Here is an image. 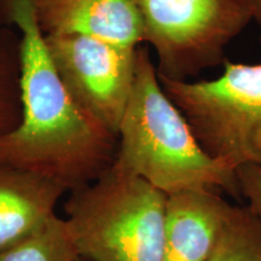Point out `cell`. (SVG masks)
I'll return each mask as SVG.
<instances>
[{"instance_id": "6da1fadb", "label": "cell", "mask_w": 261, "mask_h": 261, "mask_svg": "<svg viewBox=\"0 0 261 261\" xmlns=\"http://www.w3.org/2000/svg\"><path fill=\"white\" fill-rule=\"evenodd\" d=\"M21 37L22 115L0 135V165L40 175L65 191L84 187L113 165L117 137L71 98L55 69L31 0H0Z\"/></svg>"}, {"instance_id": "7a4b0ae2", "label": "cell", "mask_w": 261, "mask_h": 261, "mask_svg": "<svg viewBox=\"0 0 261 261\" xmlns=\"http://www.w3.org/2000/svg\"><path fill=\"white\" fill-rule=\"evenodd\" d=\"M113 166L165 195L200 189L238 194L236 169L203 149L163 90L146 47L137 48L135 84L117 130Z\"/></svg>"}, {"instance_id": "3957f363", "label": "cell", "mask_w": 261, "mask_h": 261, "mask_svg": "<svg viewBox=\"0 0 261 261\" xmlns=\"http://www.w3.org/2000/svg\"><path fill=\"white\" fill-rule=\"evenodd\" d=\"M69 192L64 220L81 259L162 261L167 195L113 165Z\"/></svg>"}, {"instance_id": "277c9868", "label": "cell", "mask_w": 261, "mask_h": 261, "mask_svg": "<svg viewBox=\"0 0 261 261\" xmlns=\"http://www.w3.org/2000/svg\"><path fill=\"white\" fill-rule=\"evenodd\" d=\"M159 79L208 154L234 169L261 162V63L225 61L212 80Z\"/></svg>"}, {"instance_id": "5b68a950", "label": "cell", "mask_w": 261, "mask_h": 261, "mask_svg": "<svg viewBox=\"0 0 261 261\" xmlns=\"http://www.w3.org/2000/svg\"><path fill=\"white\" fill-rule=\"evenodd\" d=\"M143 42L154 47L159 76L188 80L224 63V51L253 19L246 0H135Z\"/></svg>"}, {"instance_id": "8992f818", "label": "cell", "mask_w": 261, "mask_h": 261, "mask_svg": "<svg viewBox=\"0 0 261 261\" xmlns=\"http://www.w3.org/2000/svg\"><path fill=\"white\" fill-rule=\"evenodd\" d=\"M45 45L71 98L117 137L136 75L137 48L85 35L47 34Z\"/></svg>"}, {"instance_id": "52a82bcc", "label": "cell", "mask_w": 261, "mask_h": 261, "mask_svg": "<svg viewBox=\"0 0 261 261\" xmlns=\"http://www.w3.org/2000/svg\"><path fill=\"white\" fill-rule=\"evenodd\" d=\"M45 35H85L126 47L143 42L135 0H31Z\"/></svg>"}, {"instance_id": "ba28073f", "label": "cell", "mask_w": 261, "mask_h": 261, "mask_svg": "<svg viewBox=\"0 0 261 261\" xmlns=\"http://www.w3.org/2000/svg\"><path fill=\"white\" fill-rule=\"evenodd\" d=\"M232 204L214 190L167 195L162 261H208Z\"/></svg>"}, {"instance_id": "9c48e42d", "label": "cell", "mask_w": 261, "mask_h": 261, "mask_svg": "<svg viewBox=\"0 0 261 261\" xmlns=\"http://www.w3.org/2000/svg\"><path fill=\"white\" fill-rule=\"evenodd\" d=\"M63 188L40 175L0 165V252L56 215Z\"/></svg>"}, {"instance_id": "30bf717a", "label": "cell", "mask_w": 261, "mask_h": 261, "mask_svg": "<svg viewBox=\"0 0 261 261\" xmlns=\"http://www.w3.org/2000/svg\"><path fill=\"white\" fill-rule=\"evenodd\" d=\"M64 218L56 214L39 230L0 252V261H76Z\"/></svg>"}, {"instance_id": "8fae6325", "label": "cell", "mask_w": 261, "mask_h": 261, "mask_svg": "<svg viewBox=\"0 0 261 261\" xmlns=\"http://www.w3.org/2000/svg\"><path fill=\"white\" fill-rule=\"evenodd\" d=\"M21 115V37L0 23V135L17 126Z\"/></svg>"}, {"instance_id": "7c38bea8", "label": "cell", "mask_w": 261, "mask_h": 261, "mask_svg": "<svg viewBox=\"0 0 261 261\" xmlns=\"http://www.w3.org/2000/svg\"><path fill=\"white\" fill-rule=\"evenodd\" d=\"M208 261H261V218L246 205H232Z\"/></svg>"}, {"instance_id": "4fadbf2b", "label": "cell", "mask_w": 261, "mask_h": 261, "mask_svg": "<svg viewBox=\"0 0 261 261\" xmlns=\"http://www.w3.org/2000/svg\"><path fill=\"white\" fill-rule=\"evenodd\" d=\"M236 175L238 194L246 200V207L261 218V162L241 166Z\"/></svg>"}, {"instance_id": "5bb4252c", "label": "cell", "mask_w": 261, "mask_h": 261, "mask_svg": "<svg viewBox=\"0 0 261 261\" xmlns=\"http://www.w3.org/2000/svg\"><path fill=\"white\" fill-rule=\"evenodd\" d=\"M250 11H252L253 19H255L261 25V0H246Z\"/></svg>"}, {"instance_id": "9a60e30c", "label": "cell", "mask_w": 261, "mask_h": 261, "mask_svg": "<svg viewBox=\"0 0 261 261\" xmlns=\"http://www.w3.org/2000/svg\"><path fill=\"white\" fill-rule=\"evenodd\" d=\"M76 261H86V260H84V259H81V257H79V259H77Z\"/></svg>"}]
</instances>
